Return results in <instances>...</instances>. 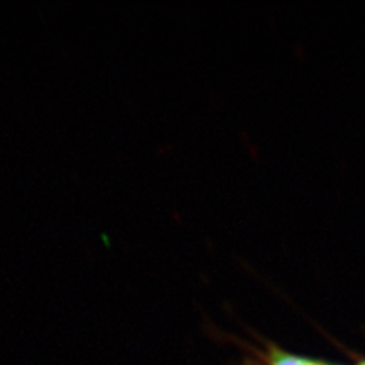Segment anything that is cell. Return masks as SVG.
<instances>
[{
    "label": "cell",
    "instance_id": "obj_1",
    "mask_svg": "<svg viewBox=\"0 0 365 365\" xmlns=\"http://www.w3.org/2000/svg\"><path fill=\"white\" fill-rule=\"evenodd\" d=\"M276 356L279 358V361L283 365H323V364H317V362H311L307 359H302V358H295V356H289L284 355V353H276ZM272 365H279L276 361L272 362Z\"/></svg>",
    "mask_w": 365,
    "mask_h": 365
},
{
    "label": "cell",
    "instance_id": "obj_2",
    "mask_svg": "<svg viewBox=\"0 0 365 365\" xmlns=\"http://www.w3.org/2000/svg\"><path fill=\"white\" fill-rule=\"evenodd\" d=\"M359 365H365V362H361V364H359Z\"/></svg>",
    "mask_w": 365,
    "mask_h": 365
}]
</instances>
